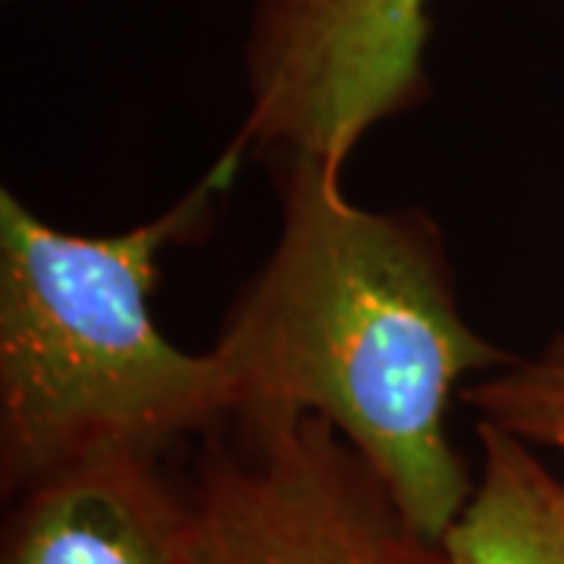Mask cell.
I'll return each mask as SVG.
<instances>
[{
  "label": "cell",
  "instance_id": "obj_6",
  "mask_svg": "<svg viewBox=\"0 0 564 564\" xmlns=\"http://www.w3.org/2000/svg\"><path fill=\"white\" fill-rule=\"evenodd\" d=\"M477 484L445 530L448 564H564V480L540 448L477 421Z\"/></svg>",
  "mask_w": 564,
  "mask_h": 564
},
{
  "label": "cell",
  "instance_id": "obj_2",
  "mask_svg": "<svg viewBox=\"0 0 564 564\" xmlns=\"http://www.w3.org/2000/svg\"><path fill=\"white\" fill-rule=\"evenodd\" d=\"M232 182L210 166L180 202L120 232L82 236L0 192V496L101 458L163 462L232 417L210 351L151 314L163 258L214 226Z\"/></svg>",
  "mask_w": 564,
  "mask_h": 564
},
{
  "label": "cell",
  "instance_id": "obj_1",
  "mask_svg": "<svg viewBox=\"0 0 564 564\" xmlns=\"http://www.w3.org/2000/svg\"><path fill=\"white\" fill-rule=\"evenodd\" d=\"M267 163L276 239L207 348L232 389L229 423H329L443 540L477 484L448 433L452 402L514 355L470 326L426 210L361 207L323 163Z\"/></svg>",
  "mask_w": 564,
  "mask_h": 564
},
{
  "label": "cell",
  "instance_id": "obj_7",
  "mask_svg": "<svg viewBox=\"0 0 564 564\" xmlns=\"http://www.w3.org/2000/svg\"><path fill=\"white\" fill-rule=\"evenodd\" d=\"M477 421L492 423L533 448L564 455V333L530 358H511L462 392Z\"/></svg>",
  "mask_w": 564,
  "mask_h": 564
},
{
  "label": "cell",
  "instance_id": "obj_5",
  "mask_svg": "<svg viewBox=\"0 0 564 564\" xmlns=\"http://www.w3.org/2000/svg\"><path fill=\"white\" fill-rule=\"evenodd\" d=\"M0 564H185V489L139 455L61 470L7 499Z\"/></svg>",
  "mask_w": 564,
  "mask_h": 564
},
{
  "label": "cell",
  "instance_id": "obj_4",
  "mask_svg": "<svg viewBox=\"0 0 564 564\" xmlns=\"http://www.w3.org/2000/svg\"><path fill=\"white\" fill-rule=\"evenodd\" d=\"M430 0H251L242 69L248 110L217 158L236 180L248 158H302L345 176L377 126L417 110Z\"/></svg>",
  "mask_w": 564,
  "mask_h": 564
},
{
  "label": "cell",
  "instance_id": "obj_3",
  "mask_svg": "<svg viewBox=\"0 0 564 564\" xmlns=\"http://www.w3.org/2000/svg\"><path fill=\"white\" fill-rule=\"evenodd\" d=\"M182 489L185 564H448L443 540L317 417L226 423Z\"/></svg>",
  "mask_w": 564,
  "mask_h": 564
}]
</instances>
